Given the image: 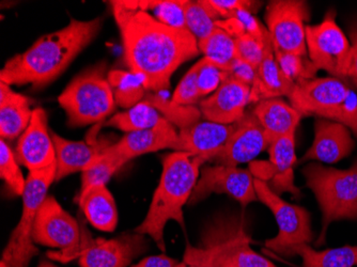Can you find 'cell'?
Masks as SVG:
<instances>
[{"label":"cell","mask_w":357,"mask_h":267,"mask_svg":"<svg viewBox=\"0 0 357 267\" xmlns=\"http://www.w3.org/2000/svg\"><path fill=\"white\" fill-rule=\"evenodd\" d=\"M198 47L204 58L226 71L229 64L238 57L234 38L220 27L208 37L198 41Z\"/></svg>","instance_id":"obj_31"},{"label":"cell","mask_w":357,"mask_h":267,"mask_svg":"<svg viewBox=\"0 0 357 267\" xmlns=\"http://www.w3.org/2000/svg\"><path fill=\"white\" fill-rule=\"evenodd\" d=\"M0 176L12 194L23 196L26 181L20 169L16 156L3 139L0 142Z\"/></svg>","instance_id":"obj_34"},{"label":"cell","mask_w":357,"mask_h":267,"mask_svg":"<svg viewBox=\"0 0 357 267\" xmlns=\"http://www.w3.org/2000/svg\"><path fill=\"white\" fill-rule=\"evenodd\" d=\"M252 112L272 142L276 138L296 132L301 120L304 118L294 106L282 98L259 101Z\"/></svg>","instance_id":"obj_23"},{"label":"cell","mask_w":357,"mask_h":267,"mask_svg":"<svg viewBox=\"0 0 357 267\" xmlns=\"http://www.w3.org/2000/svg\"><path fill=\"white\" fill-rule=\"evenodd\" d=\"M238 57L252 64L258 70L266 54V47L272 43L264 44L250 35H242L234 39Z\"/></svg>","instance_id":"obj_38"},{"label":"cell","mask_w":357,"mask_h":267,"mask_svg":"<svg viewBox=\"0 0 357 267\" xmlns=\"http://www.w3.org/2000/svg\"><path fill=\"white\" fill-rule=\"evenodd\" d=\"M178 262L166 256L148 257L132 267H176Z\"/></svg>","instance_id":"obj_42"},{"label":"cell","mask_w":357,"mask_h":267,"mask_svg":"<svg viewBox=\"0 0 357 267\" xmlns=\"http://www.w3.org/2000/svg\"><path fill=\"white\" fill-rule=\"evenodd\" d=\"M38 267H57L55 265L52 264V263L47 262V261H42L40 262L39 266Z\"/></svg>","instance_id":"obj_43"},{"label":"cell","mask_w":357,"mask_h":267,"mask_svg":"<svg viewBox=\"0 0 357 267\" xmlns=\"http://www.w3.org/2000/svg\"><path fill=\"white\" fill-rule=\"evenodd\" d=\"M106 66L98 64L76 76L63 90L58 103L74 128L99 123L115 112L117 103L105 75Z\"/></svg>","instance_id":"obj_6"},{"label":"cell","mask_w":357,"mask_h":267,"mask_svg":"<svg viewBox=\"0 0 357 267\" xmlns=\"http://www.w3.org/2000/svg\"><path fill=\"white\" fill-rule=\"evenodd\" d=\"M227 72L229 73V77L234 78L238 82H242L244 85L250 86L252 88L255 85L257 78V69L244 61L241 58L236 57L228 66Z\"/></svg>","instance_id":"obj_39"},{"label":"cell","mask_w":357,"mask_h":267,"mask_svg":"<svg viewBox=\"0 0 357 267\" xmlns=\"http://www.w3.org/2000/svg\"><path fill=\"white\" fill-rule=\"evenodd\" d=\"M167 121L165 116L160 114L149 102L144 101L134 107L128 108L126 112H118L112 116L105 123V126L118 128L122 132H137L148 130Z\"/></svg>","instance_id":"obj_27"},{"label":"cell","mask_w":357,"mask_h":267,"mask_svg":"<svg viewBox=\"0 0 357 267\" xmlns=\"http://www.w3.org/2000/svg\"><path fill=\"white\" fill-rule=\"evenodd\" d=\"M202 59L204 63L198 73L197 86L200 96L204 100V98L214 93L220 88L222 82L229 77V73L206 58Z\"/></svg>","instance_id":"obj_37"},{"label":"cell","mask_w":357,"mask_h":267,"mask_svg":"<svg viewBox=\"0 0 357 267\" xmlns=\"http://www.w3.org/2000/svg\"><path fill=\"white\" fill-rule=\"evenodd\" d=\"M288 98L303 116L344 124L357 137V92L348 80L333 76L300 80Z\"/></svg>","instance_id":"obj_4"},{"label":"cell","mask_w":357,"mask_h":267,"mask_svg":"<svg viewBox=\"0 0 357 267\" xmlns=\"http://www.w3.org/2000/svg\"><path fill=\"white\" fill-rule=\"evenodd\" d=\"M210 3L220 13V17H224L225 20L229 19L231 14L238 9H248L252 12V8L257 5L254 1L246 0H210Z\"/></svg>","instance_id":"obj_40"},{"label":"cell","mask_w":357,"mask_h":267,"mask_svg":"<svg viewBox=\"0 0 357 267\" xmlns=\"http://www.w3.org/2000/svg\"><path fill=\"white\" fill-rule=\"evenodd\" d=\"M107 79L119 107L128 109L144 101L147 90L131 71L112 70L108 72Z\"/></svg>","instance_id":"obj_29"},{"label":"cell","mask_w":357,"mask_h":267,"mask_svg":"<svg viewBox=\"0 0 357 267\" xmlns=\"http://www.w3.org/2000/svg\"><path fill=\"white\" fill-rule=\"evenodd\" d=\"M308 5L301 0H273L266 10V28L273 48L287 53L308 56L306 22L310 21Z\"/></svg>","instance_id":"obj_12"},{"label":"cell","mask_w":357,"mask_h":267,"mask_svg":"<svg viewBox=\"0 0 357 267\" xmlns=\"http://www.w3.org/2000/svg\"><path fill=\"white\" fill-rule=\"evenodd\" d=\"M178 132L167 120L148 130L128 132L119 142L112 144L107 148V152L119 156L128 162L142 154L160 151L163 148H172L178 151Z\"/></svg>","instance_id":"obj_20"},{"label":"cell","mask_w":357,"mask_h":267,"mask_svg":"<svg viewBox=\"0 0 357 267\" xmlns=\"http://www.w3.org/2000/svg\"><path fill=\"white\" fill-rule=\"evenodd\" d=\"M236 128L234 124H220L211 121H197L178 132L180 148L178 152H188L202 156L206 162L224 148Z\"/></svg>","instance_id":"obj_22"},{"label":"cell","mask_w":357,"mask_h":267,"mask_svg":"<svg viewBox=\"0 0 357 267\" xmlns=\"http://www.w3.org/2000/svg\"><path fill=\"white\" fill-rule=\"evenodd\" d=\"M272 144L261 124L259 123L252 112H246L224 148L214 156L211 162L225 166H238L250 162L255 158L268 150Z\"/></svg>","instance_id":"obj_16"},{"label":"cell","mask_w":357,"mask_h":267,"mask_svg":"<svg viewBox=\"0 0 357 267\" xmlns=\"http://www.w3.org/2000/svg\"><path fill=\"white\" fill-rule=\"evenodd\" d=\"M124 164H126V160H122L119 156L114 155V154L108 153L106 151L103 160H100L98 164L94 165L91 168L83 172L80 192H83L86 188H90L92 185H101V184L106 185V183L109 181V178Z\"/></svg>","instance_id":"obj_35"},{"label":"cell","mask_w":357,"mask_h":267,"mask_svg":"<svg viewBox=\"0 0 357 267\" xmlns=\"http://www.w3.org/2000/svg\"><path fill=\"white\" fill-rule=\"evenodd\" d=\"M307 53L317 71L347 80L351 44L336 23V12L330 10L318 25L306 26Z\"/></svg>","instance_id":"obj_10"},{"label":"cell","mask_w":357,"mask_h":267,"mask_svg":"<svg viewBox=\"0 0 357 267\" xmlns=\"http://www.w3.org/2000/svg\"><path fill=\"white\" fill-rule=\"evenodd\" d=\"M268 152L270 155L268 162H250V171L252 176L268 183L280 196L289 192L294 198H300V188L294 184V167L298 164L296 132L273 140Z\"/></svg>","instance_id":"obj_15"},{"label":"cell","mask_w":357,"mask_h":267,"mask_svg":"<svg viewBox=\"0 0 357 267\" xmlns=\"http://www.w3.org/2000/svg\"><path fill=\"white\" fill-rule=\"evenodd\" d=\"M254 176L250 170L236 166L204 167L190 196V206L202 201L212 194H225L234 198L243 208L259 201L255 190Z\"/></svg>","instance_id":"obj_13"},{"label":"cell","mask_w":357,"mask_h":267,"mask_svg":"<svg viewBox=\"0 0 357 267\" xmlns=\"http://www.w3.org/2000/svg\"><path fill=\"white\" fill-rule=\"evenodd\" d=\"M354 148V139L347 126L330 120L317 119L314 142L298 160V165L308 160L335 164L350 155Z\"/></svg>","instance_id":"obj_19"},{"label":"cell","mask_w":357,"mask_h":267,"mask_svg":"<svg viewBox=\"0 0 357 267\" xmlns=\"http://www.w3.org/2000/svg\"><path fill=\"white\" fill-rule=\"evenodd\" d=\"M294 254L302 257V267L357 266V246H344L317 252L308 244L294 248Z\"/></svg>","instance_id":"obj_28"},{"label":"cell","mask_w":357,"mask_h":267,"mask_svg":"<svg viewBox=\"0 0 357 267\" xmlns=\"http://www.w3.org/2000/svg\"><path fill=\"white\" fill-rule=\"evenodd\" d=\"M204 63V59L199 60L197 63L192 66L188 73L182 78L172 96V103L180 106H194L195 104L202 101L199 91H198L197 78L200 68Z\"/></svg>","instance_id":"obj_36"},{"label":"cell","mask_w":357,"mask_h":267,"mask_svg":"<svg viewBox=\"0 0 357 267\" xmlns=\"http://www.w3.org/2000/svg\"><path fill=\"white\" fill-rule=\"evenodd\" d=\"M32 241L42 246L61 248L60 254H51L61 262L73 260L82 245V227L67 211L47 196L40 206L32 228Z\"/></svg>","instance_id":"obj_11"},{"label":"cell","mask_w":357,"mask_h":267,"mask_svg":"<svg viewBox=\"0 0 357 267\" xmlns=\"http://www.w3.org/2000/svg\"><path fill=\"white\" fill-rule=\"evenodd\" d=\"M302 172L322 212V230L316 242V246H321L332 222L357 220V160L347 170L312 162Z\"/></svg>","instance_id":"obj_5"},{"label":"cell","mask_w":357,"mask_h":267,"mask_svg":"<svg viewBox=\"0 0 357 267\" xmlns=\"http://www.w3.org/2000/svg\"><path fill=\"white\" fill-rule=\"evenodd\" d=\"M1 267H7V266H6L5 263L1 262Z\"/></svg>","instance_id":"obj_45"},{"label":"cell","mask_w":357,"mask_h":267,"mask_svg":"<svg viewBox=\"0 0 357 267\" xmlns=\"http://www.w3.org/2000/svg\"><path fill=\"white\" fill-rule=\"evenodd\" d=\"M202 248L188 245L184 262L197 267H278L250 248L242 224H220Z\"/></svg>","instance_id":"obj_7"},{"label":"cell","mask_w":357,"mask_h":267,"mask_svg":"<svg viewBox=\"0 0 357 267\" xmlns=\"http://www.w3.org/2000/svg\"><path fill=\"white\" fill-rule=\"evenodd\" d=\"M121 32L124 60L147 91L170 88L178 66L200 53L188 30L168 27L138 7L137 1H110Z\"/></svg>","instance_id":"obj_1"},{"label":"cell","mask_w":357,"mask_h":267,"mask_svg":"<svg viewBox=\"0 0 357 267\" xmlns=\"http://www.w3.org/2000/svg\"><path fill=\"white\" fill-rule=\"evenodd\" d=\"M259 201L270 208L278 224V236L266 241V247L284 257H294V248L314 241L310 214L302 206L288 204L270 188L268 183L255 178Z\"/></svg>","instance_id":"obj_9"},{"label":"cell","mask_w":357,"mask_h":267,"mask_svg":"<svg viewBox=\"0 0 357 267\" xmlns=\"http://www.w3.org/2000/svg\"><path fill=\"white\" fill-rule=\"evenodd\" d=\"M186 0H152V1H137L138 7L151 14L160 23L186 30L185 24Z\"/></svg>","instance_id":"obj_32"},{"label":"cell","mask_w":357,"mask_h":267,"mask_svg":"<svg viewBox=\"0 0 357 267\" xmlns=\"http://www.w3.org/2000/svg\"><path fill=\"white\" fill-rule=\"evenodd\" d=\"M294 82L284 77L274 56L273 44L268 45L264 60L257 70V78L252 88V103L266 98H289L294 91Z\"/></svg>","instance_id":"obj_26"},{"label":"cell","mask_w":357,"mask_h":267,"mask_svg":"<svg viewBox=\"0 0 357 267\" xmlns=\"http://www.w3.org/2000/svg\"><path fill=\"white\" fill-rule=\"evenodd\" d=\"M102 20L78 21L40 38L23 54L13 56L0 72V82L7 85L45 87L59 77L73 60L96 39Z\"/></svg>","instance_id":"obj_2"},{"label":"cell","mask_w":357,"mask_h":267,"mask_svg":"<svg viewBox=\"0 0 357 267\" xmlns=\"http://www.w3.org/2000/svg\"><path fill=\"white\" fill-rule=\"evenodd\" d=\"M176 267H197V266H192V265H188L185 262L178 263V266Z\"/></svg>","instance_id":"obj_44"},{"label":"cell","mask_w":357,"mask_h":267,"mask_svg":"<svg viewBox=\"0 0 357 267\" xmlns=\"http://www.w3.org/2000/svg\"><path fill=\"white\" fill-rule=\"evenodd\" d=\"M250 103L252 88L228 77L212 96L200 102L199 110L206 121L234 124L242 119Z\"/></svg>","instance_id":"obj_18"},{"label":"cell","mask_w":357,"mask_h":267,"mask_svg":"<svg viewBox=\"0 0 357 267\" xmlns=\"http://www.w3.org/2000/svg\"><path fill=\"white\" fill-rule=\"evenodd\" d=\"M27 96L17 93L5 82H0V135L1 139L21 137L31 121L33 109Z\"/></svg>","instance_id":"obj_24"},{"label":"cell","mask_w":357,"mask_h":267,"mask_svg":"<svg viewBox=\"0 0 357 267\" xmlns=\"http://www.w3.org/2000/svg\"><path fill=\"white\" fill-rule=\"evenodd\" d=\"M163 172L154 192L149 211L135 233L151 236L162 252H165L164 229L170 220L185 227L183 206L190 201L199 178L200 167L206 162L202 156L188 152H174L162 158Z\"/></svg>","instance_id":"obj_3"},{"label":"cell","mask_w":357,"mask_h":267,"mask_svg":"<svg viewBox=\"0 0 357 267\" xmlns=\"http://www.w3.org/2000/svg\"><path fill=\"white\" fill-rule=\"evenodd\" d=\"M351 55L347 70V80L357 89V26L351 32Z\"/></svg>","instance_id":"obj_41"},{"label":"cell","mask_w":357,"mask_h":267,"mask_svg":"<svg viewBox=\"0 0 357 267\" xmlns=\"http://www.w3.org/2000/svg\"><path fill=\"white\" fill-rule=\"evenodd\" d=\"M220 13L211 5L210 0L185 1L186 30L194 36L197 41L210 36L218 28L220 21Z\"/></svg>","instance_id":"obj_30"},{"label":"cell","mask_w":357,"mask_h":267,"mask_svg":"<svg viewBox=\"0 0 357 267\" xmlns=\"http://www.w3.org/2000/svg\"><path fill=\"white\" fill-rule=\"evenodd\" d=\"M15 156L29 172L46 169L57 162L55 144L48 132L47 114L43 108L33 109L31 121L16 146Z\"/></svg>","instance_id":"obj_17"},{"label":"cell","mask_w":357,"mask_h":267,"mask_svg":"<svg viewBox=\"0 0 357 267\" xmlns=\"http://www.w3.org/2000/svg\"><path fill=\"white\" fill-rule=\"evenodd\" d=\"M274 56L280 71L284 77L290 82H296L300 80L312 79L316 78L317 70L310 61L308 56H300L296 54L274 49Z\"/></svg>","instance_id":"obj_33"},{"label":"cell","mask_w":357,"mask_h":267,"mask_svg":"<svg viewBox=\"0 0 357 267\" xmlns=\"http://www.w3.org/2000/svg\"><path fill=\"white\" fill-rule=\"evenodd\" d=\"M78 204L94 228L105 232L115 231L118 224L117 206L106 185H92L80 192Z\"/></svg>","instance_id":"obj_25"},{"label":"cell","mask_w":357,"mask_h":267,"mask_svg":"<svg viewBox=\"0 0 357 267\" xmlns=\"http://www.w3.org/2000/svg\"><path fill=\"white\" fill-rule=\"evenodd\" d=\"M147 241L142 234H123L112 240H93L82 226L80 267H126L144 252Z\"/></svg>","instance_id":"obj_14"},{"label":"cell","mask_w":357,"mask_h":267,"mask_svg":"<svg viewBox=\"0 0 357 267\" xmlns=\"http://www.w3.org/2000/svg\"><path fill=\"white\" fill-rule=\"evenodd\" d=\"M57 162L46 169L30 171L23 194L21 220L10 236L3 254L7 267H28L30 260L39 254V249L32 241V228L40 206L43 204L52 183L55 182Z\"/></svg>","instance_id":"obj_8"},{"label":"cell","mask_w":357,"mask_h":267,"mask_svg":"<svg viewBox=\"0 0 357 267\" xmlns=\"http://www.w3.org/2000/svg\"><path fill=\"white\" fill-rule=\"evenodd\" d=\"M56 148L57 171L56 182L74 172H84L103 160L107 148L112 146L108 140L96 142H71L57 134H52Z\"/></svg>","instance_id":"obj_21"}]
</instances>
